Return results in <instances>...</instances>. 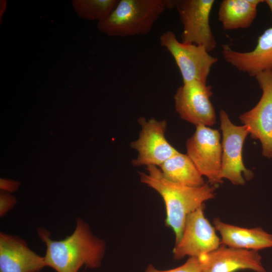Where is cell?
Here are the masks:
<instances>
[{
  "label": "cell",
  "instance_id": "1",
  "mask_svg": "<svg viewBox=\"0 0 272 272\" xmlns=\"http://www.w3.org/2000/svg\"><path fill=\"white\" fill-rule=\"evenodd\" d=\"M76 221L73 233L61 240H52L50 232L43 228L38 229V234L46 247L44 256L46 266L56 272H78L83 266L93 269L101 266L105 242L94 236L81 218Z\"/></svg>",
  "mask_w": 272,
  "mask_h": 272
},
{
  "label": "cell",
  "instance_id": "2",
  "mask_svg": "<svg viewBox=\"0 0 272 272\" xmlns=\"http://www.w3.org/2000/svg\"><path fill=\"white\" fill-rule=\"evenodd\" d=\"M147 173H140V181L157 191L166 208V225L173 231L175 244L181 238L187 217L214 198L216 185L205 183L194 187L176 183L166 179L157 166H147Z\"/></svg>",
  "mask_w": 272,
  "mask_h": 272
},
{
  "label": "cell",
  "instance_id": "3",
  "mask_svg": "<svg viewBox=\"0 0 272 272\" xmlns=\"http://www.w3.org/2000/svg\"><path fill=\"white\" fill-rule=\"evenodd\" d=\"M175 0H120L98 30L109 36L147 35L166 9L175 8Z\"/></svg>",
  "mask_w": 272,
  "mask_h": 272
},
{
  "label": "cell",
  "instance_id": "4",
  "mask_svg": "<svg viewBox=\"0 0 272 272\" xmlns=\"http://www.w3.org/2000/svg\"><path fill=\"white\" fill-rule=\"evenodd\" d=\"M160 44L173 56L181 73L183 84L192 81L207 83L212 67L218 58L203 46L179 41L170 30L163 33Z\"/></svg>",
  "mask_w": 272,
  "mask_h": 272
},
{
  "label": "cell",
  "instance_id": "5",
  "mask_svg": "<svg viewBox=\"0 0 272 272\" xmlns=\"http://www.w3.org/2000/svg\"><path fill=\"white\" fill-rule=\"evenodd\" d=\"M221 129L222 132V155L220 176L236 185H243L245 180L253 177L252 172L244 165L242 149L244 142L249 134L245 125L237 126L230 120L227 112L220 111Z\"/></svg>",
  "mask_w": 272,
  "mask_h": 272
},
{
  "label": "cell",
  "instance_id": "6",
  "mask_svg": "<svg viewBox=\"0 0 272 272\" xmlns=\"http://www.w3.org/2000/svg\"><path fill=\"white\" fill-rule=\"evenodd\" d=\"M219 130L204 125L196 126L186 141V155L210 184L223 182L221 178L222 147Z\"/></svg>",
  "mask_w": 272,
  "mask_h": 272
},
{
  "label": "cell",
  "instance_id": "7",
  "mask_svg": "<svg viewBox=\"0 0 272 272\" xmlns=\"http://www.w3.org/2000/svg\"><path fill=\"white\" fill-rule=\"evenodd\" d=\"M214 0H175V8L183 26L181 42L204 47L208 52L217 46L210 17Z\"/></svg>",
  "mask_w": 272,
  "mask_h": 272
},
{
  "label": "cell",
  "instance_id": "8",
  "mask_svg": "<svg viewBox=\"0 0 272 272\" xmlns=\"http://www.w3.org/2000/svg\"><path fill=\"white\" fill-rule=\"evenodd\" d=\"M255 78L262 92L261 98L239 118L247 127L251 138L260 142L262 156L272 158V71L259 73Z\"/></svg>",
  "mask_w": 272,
  "mask_h": 272
},
{
  "label": "cell",
  "instance_id": "9",
  "mask_svg": "<svg viewBox=\"0 0 272 272\" xmlns=\"http://www.w3.org/2000/svg\"><path fill=\"white\" fill-rule=\"evenodd\" d=\"M221 244L214 226L205 216L202 206L187 217L181 238L173 248V256L177 260L185 256L199 257Z\"/></svg>",
  "mask_w": 272,
  "mask_h": 272
},
{
  "label": "cell",
  "instance_id": "10",
  "mask_svg": "<svg viewBox=\"0 0 272 272\" xmlns=\"http://www.w3.org/2000/svg\"><path fill=\"white\" fill-rule=\"evenodd\" d=\"M138 122L142 127L139 137L130 144L131 148L138 152L137 157L131 162L133 166L159 167L179 152L166 139L165 120L158 121L151 118L147 120L144 117H140Z\"/></svg>",
  "mask_w": 272,
  "mask_h": 272
},
{
  "label": "cell",
  "instance_id": "11",
  "mask_svg": "<svg viewBox=\"0 0 272 272\" xmlns=\"http://www.w3.org/2000/svg\"><path fill=\"white\" fill-rule=\"evenodd\" d=\"M212 87L199 81L184 83L174 96L175 108L180 117L196 126L215 124L216 116L211 101Z\"/></svg>",
  "mask_w": 272,
  "mask_h": 272
},
{
  "label": "cell",
  "instance_id": "12",
  "mask_svg": "<svg viewBox=\"0 0 272 272\" xmlns=\"http://www.w3.org/2000/svg\"><path fill=\"white\" fill-rule=\"evenodd\" d=\"M202 272H235L241 269L266 272L258 251L221 244L216 249L198 257Z\"/></svg>",
  "mask_w": 272,
  "mask_h": 272
},
{
  "label": "cell",
  "instance_id": "13",
  "mask_svg": "<svg viewBox=\"0 0 272 272\" xmlns=\"http://www.w3.org/2000/svg\"><path fill=\"white\" fill-rule=\"evenodd\" d=\"M45 266L44 256L29 248L23 239L0 233V272H39Z\"/></svg>",
  "mask_w": 272,
  "mask_h": 272
},
{
  "label": "cell",
  "instance_id": "14",
  "mask_svg": "<svg viewBox=\"0 0 272 272\" xmlns=\"http://www.w3.org/2000/svg\"><path fill=\"white\" fill-rule=\"evenodd\" d=\"M224 59L239 71L251 77L265 71H272V27L266 29L258 38L251 51L239 52L228 44L222 45Z\"/></svg>",
  "mask_w": 272,
  "mask_h": 272
},
{
  "label": "cell",
  "instance_id": "15",
  "mask_svg": "<svg viewBox=\"0 0 272 272\" xmlns=\"http://www.w3.org/2000/svg\"><path fill=\"white\" fill-rule=\"evenodd\" d=\"M214 226L221 236V244L227 246L259 251L272 247V234L262 228H246L214 219Z\"/></svg>",
  "mask_w": 272,
  "mask_h": 272
},
{
  "label": "cell",
  "instance_id": "16",
  "mask_svg": "<svg viewBox=\"0 0 272 272\" xmlns=\"http://www.w3.org/2000/svg\"><path fill=\"white\" fill-rule=\"evenodd\" d=\"M262 0H223L220 5L218 19L225 30L249 27L257 14Z\"/></svg>",
  "mask_w": 272,
  "mask_h": 272
},
{
  "label": "cell",
  "instance_id": "17",
  "mask_svg": "<svg viewBox=\"0 0 272 272\" xmlns=\"http://www.w3.org/2000/svg\"><path fill=\"white\" fill-rule=\"evenodd\" d=\"M159 167L163 176L170 181L194 187L205 184L203 176L186 154L178 152Z\"/></svg>",
  "mask_w": 272,
  "mask_h": 272
},
{
  "label": "cell",
  "instance_id": "18",
  "mask_svg": "<svg viewBox=\"0 0 272 272\" xmlns=\"http://www.w3.org/2000/svg\"><path fill=\"white\" fill-rule=\"evenodd\" d=\"M117 0H73L72 6L81 18L98 22L106 19L115 8Z\"/></svg>",
  "mask_w": 272,
  "mask_h": 272
},
{
  "label": "cell",
  "instance_id": "19",
  "mask_svg": "<svg viewBox=\"0 0 272 272\" xmlns=\"http://www.w3.org/2000/svg\"><path fill=\"white\" fill-rule=\"evenodd\" d=\"M145 272H202V269L199 258L191 257L184 264L174 268L159 270L150 264Z\"/></svg>",
  "mask_w": 272,
  "mask_h": 272
},
{
  "label": "cell",
  "instance_id": "20",
  "mask_svg": "<svg viewBox=\"0 0 272 272\" xmlns=\"http://www.w3.org/2000/svg\"><path fill=\"white\" fill-rule=\"evenodd\" d=\"M16 198L10 192L1 191L0 193V217H3L12 210L16 205Z\"/></svg>",
  "mask_w": 272,
  "mask_h": 272
},
{
  "label": "cell",
  "instance_id": "21",
  "mask_svg": "<svg viewBox=\"0 0 272 272\" xmlns=\"http://www.w3.org/2000/svg\"><path fill=\"white\" fill-rule=\"evenodd\" d=\"M20 182L7 178L0 179V189L2 191L8 192L16 191L19 189Z\"/></svg>",
  "mask_w": 272,
  "mask_h": 272
},
{
  "label": "cell",
  "instance_id": "22",
  "mask_svg": "<svg viewBox=\"0 0 272 272\" xmlns=\"http://www.w3.org/2000/svg\"><path fill=\"white\" fill-rule=\"evenodd\" d=\"M7 2L6 0L0 1V23H2V19L4 13L6 12L7 9Z\"/></svg>",
  "mask_w": 272,
  "mask_h": 272
},
{
  "label": "cell",
  "instance_id": "23",
  "mask_svg": "<svg viewBox=\"0 0 272 272\" xmlns=\"http://www.w3.org/2000/svg\"><path fill=\"white\" fill-rule=\"evenodd\" d=\"M264 2L266 3L271 13V21H272V0H265Z\"/></svg>",
  "mask_w": 272,
  "mask_h": 272
}]
</instances>
